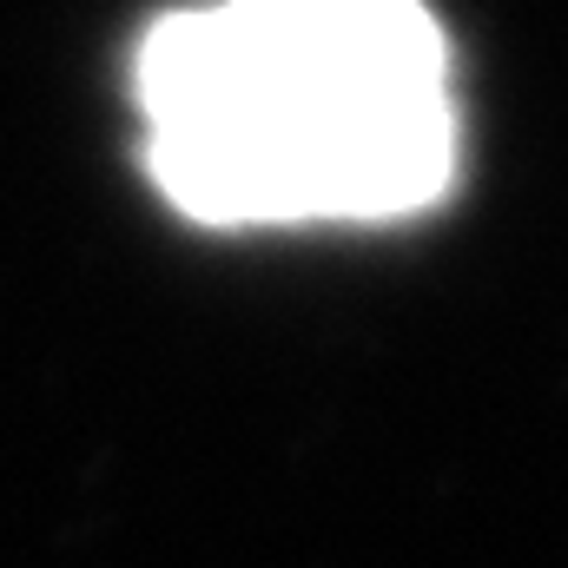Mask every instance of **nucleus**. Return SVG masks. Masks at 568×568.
Instances as JSON below:
<instances>
[{
    "mask_svg": "<svg viewBox=\"0 0 568 568\" xmlns=\"http://www.w3.org/2000/svg\"><path fill=\"white\" fill-rule=\"evenodd\" d=\"M145 165L205 225H371L456 172L449 47L424 0H212L140 47Z\"/></svg>",
    "mask_w": 568,
    "mask_h": 568,
    "instance_id": "obj_1",
    "label": "nucleus"
}]
</instances>
